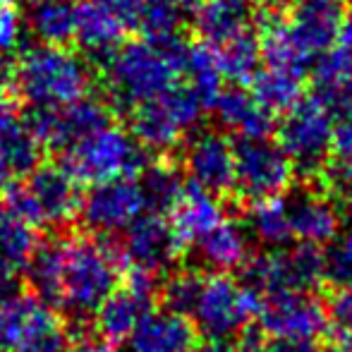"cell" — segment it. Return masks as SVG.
<instances>
[{"instance_id": "35", "label": "cell", "mask_w": 352, "mask_h": 352, "mask_svg": "<svg viewBox=\"0 0 352 352\" xmlns=\"http://www.w3.org/2000/svg\"><path fill=\"white\" fill-rule=\"evenodd\" d=\"M38 305L41 302L36 297L19 295V292H10V295L0 297V352L14 350Z\"/></svg>"}, {"instance_id": "11", "label": "cell", "mask_w": 352, "mask_h": 352, "mask_svg": "<svg viewBox=\"0 0 352 352\" xmlns=\"http://www.w3.org/2000/svg\"><path fill=\"white\" fill-rule=\"evenodd\" d=\"M295 166L269 137L261 140H240L235 144V190L242 199L264 201L283 197L292 185Z\"/></svg>"}, {"instance_id": "32", "label": "cell", "mask_w": 352, "mask_h": 352, "mask_svg": "<svg viewBox=\"0 0 352 352\" xmlns=\"http://www.w3.org/2000/svg\"><path fill=\"white\" fill-rule=\"evenodd\" d=\"M137 177L146 197V209L153 213L173 211L185 192L182 173L170 163H148Z\"/></svg>"}, {"instance_id": "15", "label": "cell", "mask_w": 352, "mask_h": 352, "mask_svg": "<svg viewBox=\"0 0 352 352\" xmlns=\"http://www.w3.org/2000/svg\"><path fill=\"white\" fill-rule=\"evenodd\" d=\"M118 247V256L130 271H140L158 278L170 271L180 259L182 242L175 235L170 221L161 213H144L125 232Z\"/></svg>"}, {"instance_id": "10", "label": "cell", "mask_w": 352, "mask_h": 352, "mask_svg": "<svg viewBox=\"0 0 352 352\" xmlns=\"http://www.w3.org/2000/svg\"><path fill=\"white\" fill-rule=\"evenodd\" d=\"M278 144L302 175L314 177L316 173H324L329 153L333 151V116L321 94L302 96L285 111L278 127Z\"/></svg>"}, {"instance_id": "36", "label": "cell", "mask_w": 352, "mask_h": 352, "mask_svg": "<svg viewBox=\"0 0 352 352\" xmlns=\"http://www.w3.org/2000/svg\"><path fill=\"white\" fill-rule=\"evenodd\" d=\"M311 74L319 94H329L348 84L352 79V48L343 46L340 41L333 43L311 63Z\"/></svg>"}, {"instance_id": "28", "label": "cell", "mask_w": 352, "mask_h": 352, "mask_svg": "<svg viewBox=\"0 0 352 352\" xmlns=\"http://www.w3.org/2000/svg\"><path fill=\"white\" fill-rule=\"evenodd\" d=\"M77 0H38L29 10V29L46 46H67L74 41Z\"/></svg>"}, {"instance_id": "50", "label": "cell", "mask_w": 352, "mask_h": 352, "mask_svg": "<svg viewBox=\"0 0 352 352\" xmlns=\"http://www.w3.org/2000/svg\"><path fill=\"white\" fill-rule=\"evenodd\" d=\"M256 5H261V8H278V5H283L285 0H254Z\"/></svg>"}, {"instance_id": "42", "label": "cell", "mask_w": 352, "mask_h": 352, "mask_svg": "<svg viewBox=\"0 0 352 352\" xmlns=\"http://www.w3.org/2000/svg\"><path fill=\"white\" fill-rule=\"evenodd\" d=\"M324 177L331 199L338 206L352 209V161L340 158L338 163L324 168Z\"/></svg>"}, {"instance_id": "26", "label": "cell", "mask_w": 352, "mask_h": 352, "mask_svg": "<svg viewBox=\"0 0 352 352\" xmlns=\"http://www.w3.org/2000/svg\"><path fill=\"white\" fill-rule=\"evenodd\" d=\"M252 96L269 113H285L302 98L305 91V72L287 67L266 65L252 79Z\"/></svg>"}, {"instance_id": "44", "label": "cell", "mask_w": 352, "mask_h": 352, "mask_svg": "<svg viewBox=\"0 0 352 352\" xmlns=\"http://www.w3.org/2000/svg\"><path fill=\"white\" fill-rule=\"evenodd\" d=\"M261 352H319V348L307 338H269Z\"/></svg>"}, {"instance_id": "6", "label": "cell", "mask_w": 352, "mask_h": 352, "mask_svg": "<svg viewBox=\"0 0 352 352\" xmlns=\"http://www.w3.org/2000/svg\"><path fill=\"white\" fill-rule=\"evenodd\" d=\"M60 166L77 182L98 185L116 177H137L148 166V151L130 132L108 125L63 151Z\"/></svg>"}, {"instance_id": "51", "label": "cell", "mask_w": 352, "mask_h": 352, "mask_svg": "<svg viewBox=\"0 0 352 352\" xmlns=\"http://www.w3.org/2000/svg\"><path fill=\"white\" fill-rule=\"evenodd\" d=\"M12 3V0H0V5H10Z\"/></svg>"}, {"instance_id": "22", "label": "cell", "mask_w": 352, "mask_h": 352, "mask_svg": "<svg viewBox=\"0 0 352 352\" xmlns=\"http://www.w3.org/2000/svg\"><path fill=\"white\" fill-rule=\"evenodd\" d=\"M223 218H226V206L218 199V195L190 182V185H185L180 201L173 206L170 226L175 235L180 237L182 247H187L199 242Z\"/></svg>"}, {"instance_id": "52", "label": "cell", "mask_w": 352, "mask_h": 352, "mask_svg": "<svg viewBox=\"0 0 352 352\" xmlns=\"http://www.w3.org/2000/svg\"><path fill=\"white\" fill-rule=\"evenodd\" d=\"M24 3H27V5H34V3H38V0H24Z\"/></svg>"}, {"instance_id": "9", "label": "cell", "mask_w": 352, "mask_h": 352, "mask_svg": "<svg viewBox=\"0 0 352 352\" xmlns=\"http://www.w3.org/2000/svg\"><path fill=\"white\" fill-rule=\"evenodd\" d=\"M261 297L228 274H211L201 280L199 297L192 309V319L199 333L211 343H228L250 326L259 314Z\"/></svg>"}, {"instance_id": "18", "label": "cell", "mask_w": 352, "mask_h": 352, "mask_svg": "<svg viewBox=\"0 0 352 352\" xmlns=\"http://www.w3.org/2000/svg\"><path fill=\"white\" fill-rule=\"evenodd\" d=\"M185 170L190 182L223 195L235 187V146L221 132H199L187 142Z\"/></svg>"}, {"instance_id": "31", "label": "cell", "mask_w": 352, "mask_h": 352, "mask_svg": "<svg viewBox=\"0 0 352 352\" xmlns=\"http://www.w3.org/2000/svg\"><path fill=\"white\" fill-rule=\"evenodd\" d=\"M216 58V65L223 79H230L235 84H250L254 74L259 72L261 63V43L254 34L232 38L221 46H209Z\"/></svg>"}, {"instance_id": "5", "label": "cell", "mask_w": 352, "mask_h": 352, "mask_svg": "<svg viewBox=\"0 0 352 352\" xmlns=\"http://www.w3.org/2000/svg\"><path fill=\"white\" fill-rule=\"evenodd\" d=\"M79 182L63 166H36L5 187V209L32 228H63L79 213Z\"/></svg>"}, {"instance_id": "13", "label": "cell", "mask_w": 352, "mask_h": 352, "mask_svg": "<svg viewBox=\"0 0 352 352\" xmlns=\"http://www.w3.org/2000/svg\"><path fill=\"white\" fill-rule=\"evenodd\" d=\"M142 0H77L74 41L103 63L130 32H140Z\"/></svg>"}, {"instance_id": "23", "label": "cell", "mask_w": 352, "mask_h": 352, "mask_svg": "<svg viewBox=\"0 0 352 352\" xmlns=\"http://www.w3.org/2000/svg\"><path fill=\"white\" fill-rule=\"evenodd\" d=\"M195 247L201 266L211 269L213 274H228V271L242 269L250 261L252 235L242 223L223 218L213 230L195 242Z\"/></svg>"}, {"instance_id": "19", "label": "cell", "mask_w": 352, "mask_h": 352, "mask_svg": "<svg viewBox=\"0 0 352 352\" xmlns=\"http://www.w3.org/2000/svg\"><path fill=\"white\" fill-rule=\"evenodd\" d=\"M195 29L201 43L221 46L232 38L254 34L256 3L254 0H197L192 8Z\"/></svg>"}, {"instance_id": "14", "label": "cell", "mask_w": 352, "mask_h": 352, "mask_svg": "<svg viewBox=\"0 0 352 352\" xmlns=\"http://www.w3.org/2000/svg\"><path fill=\"white\" fill-rule=\"evenodd\" d=\"M146 209L140 177H116L94 185L79 204L84 226L98 237L125 232Z\"/></svg>"}, {"instance_id": "47", "label": "cell", "mask_w": 352, "mask_h": 352, "mask_svg": "<svg viewBox=\"0 0 352 352\" xmlns=\"http://www.w3.org/2000/svg\"><path fill=\"white\" fill-rule=\"evenodd\" d=\"M338 41L343 43V46L352 48V0H350V12H348V17L343 19V29H340Z\"/></svg>"}, {"instance_id": "34", "label": "cell", "mask_w": 352, "mask_h": 352, "mask_svg": "<svg viewBox=\"0 0 352 352\" xmlns=\"http://www.w3.org/2000/svg\"><path fill=\"white\" fill-rule=\"evenodd\" d=\"M185 79L197 89L201 101L206 106H213L218 94L223 91V74L216 65L213 51L206 43L187 48V63H185Z\"/></svg>"}, {"instance_id": "2", "label": "cell", "mask_w": 352, "mask_h": 352, "mask_svg": "<svg viewBox=\"0 0 352 352\" xmlns=\"http://www.w3.org/2000/svg\"><path fill=\"white\" fill-rule=\"evenodd\" d=\"M343 19L338 0H300L285 17H274L264 27L259 43L266 65L305 72L338 43Z\"/></svg>"}, {"instance_id": "4", "label": "cell", "mask_w": 352, "mask_h": 352, "mask_svg": "<svg viewBox=\"0 0 352 352\" xmlns=\"http://www.w3.org/2000/svg\"><path fill=\"white\" fill-rule=\"evenodd\" d=\"M91 70L87 60L65 51V46L29 48L17 60L14 91L29 108H60L87 96Z\"/></svg>"}, {"instance_id": "40", "label": "cell", "mask_w": 352, "mask_h": 352, "mask_svg": "<svg viewBox=\"0 0 352 352\" xmlns=\"http://www.w3.org/2000/svg\"><path fill=\"white\" fill-rule=\"evenodd\" d=\"M326 278H331L336 285L352 283V226L343 228L326 252Z\"/></svg>"}, {"instance_id": "46", "label": "cell", "mask_w": 352, "mask_h": 352, "mask_svg": "<svg viewBox=\"0 0 352 352\" xmlns=\"http://www.w3.org/2000/svg\"><path fill=\"white\" fill-rule=\"evenodd\" d=\"M17 116L14 111V84L0 79V122Z\"/></svg>"}, {"instance_id": "1", "label": "cell", "mask_w": 352, "mask_h": 352, "mask_svg": "<svg viewBox=\"0 0 352 352\" xmlns=\"http://www.w3.org/2000/svg\"><path fill=\"white\" fill-rule=\"evenodd\" d=\"M187 48L177 36L120 43L101 63L111 103L132 111L185 79Z\"/></svg>"}, {"instance_id": "38", "label": "cell", "mask_w": 352, "mask_h": 352, "mask_svg": "<svg viewBox=\"0 0 352 352\" xmlns=\"http://www.w3.org/2000/svg\"><path fill=\"white\" fill-rule=\"evenodd\" d=\"M36 242L38 240L34 235V228L29 223L19 221V218H14L8 211V216L0 223V256L12 261L19 269H24V264L32 256Z\"/></svg>"}, {"instance_id": "7", "label": "cell", "mask_w": 352, "mask_h": 352, "mask_svg": "<svg viewBox=\"0 0 352 352\" xmlns=\"http://www.w3.org/2000/svg\"><path fill=\"white\" fill-rule=\"evenodd\" d=\"M206 103L187 79L177 82L166 94L144 101L130 111L132 137L146 151L166 153L173 151L192 127L199 122Z\"/></svg>"}, {"instance_id": "39", "label": "cell", "mask_w": 352, "mask_h": 352, "mask_svg": "<svg viewBox=\"0 0 352 352\" xmlns=\"http://www.w3.org/2000/svg\"><path fill=\"white\" fill-rule=\"evenodd\" d=\"M201 280H204V276L197 271H173L161 287L163 307L175 311V314L190 316L197 297H199Z\"/></svg>"}, {"instance_id": "43", "label": "cell", "mask_w": 352, "mask_h": 352, "mask_svg": "<svg viewBox=\"0 0 352 352\" xmlns=\"http://www.w3.org/2000/svg\"><path fill=\"white\" fill-rule=\"evenodd\" d=\"M22 36V19L12 5H0V53H10Z\"/></svg>"}, {"instance_id": "17", "label": "cell", "mask_w": 352, "mask_h": 352, "mask_svg": "<svg viewBox=\"0 0 352 352\" xmlns=\"http://www.w3.org/2000/svg\"><path fill=\"white\" fill-rule=\"evenodd\" d=\"M259 329L271 338L314 340L329 326L326 307L311 292H276L261 297Z\"/></svg>"}, {"instance_id": "37", "label": "cell", "mask_w": 352, "mask_h": 352, "mask_svg": "<svg viewBox=\"0 0 352 352\" xmlns=\"http://www.w3.org/2000/svg\"><path fill=\"white\" fill-rule=\"evenodd\" d=\"M319 94V91H316ZM333 116V151L352 161V79L329 94H321Z\"/></svg>"}, {"instance_id": "48", "label": "cell", "mask_w": 352, "mask_h": 352, "mask_svg": "<svg viewBox=\"0 0 352 352\" xmlns=\"http://www.w3.org/2000/svg\"><path fill=\"white\" fill-rule=\"evenodd\" d=\"M324 352H352V340H338V343L329 345Z\"/></svg>"}, {"instance_id": "30", "label": "cell", "mask_w": 352, "mask_h": 352, "mask_svg": "<svg viewBox=\"0 0 352 352\" xmlns=\"http://www.w3.org/2000/svg\"><path fill=\"white\" fill-rule=\"evenodd\" d=\"M12 352H72V333H67L53 307L41 302Z\"/></svg>"}, {"instance_id": "8", "label": "cell", "mask_w": 352, "mask_h": 352, "mask_svg": "<svg viewBox=\"0 0 352 352\" xmlns=\"http://www.w3.org/2000/svg\"><path fill=\"white\" fill-rule=\"evenodd\" d=\"M326 278V254L321 247L297 242L250 256L242 266V283L259 297L276 292H311Z\"/></svg>"}, {"instance_id": "20", "label": "cell", "mask_w": 352, "mask_h": 352, "mask_svg": "<svg viewBox=\"0 0 352 352\" xmlns=\"http://www.w3.org/2000/svg\"><path fill=\"white\" fill-rule=\"evenodd\" d=\"M130 352H197L199 333L190 316L170 309H151L127 338Z\"/></svg>"}, {"instance_id": "24", "label": "cell", "mask_w": 352, "mask_h": 352, "mask_svg": "<svg viewBox=\"0 0 352 352\" xmlns=\"http://www.w3.org/2000/svg\"><path fill=\"white\" fill-rule=\"evenodd\" d=\"M216 118L226 130L235 132L240 140H261L274 130V113H269L252 91L242 89H223L213 101Z\"/></svg>"}, {"instance_id": "16", "label": "cell", "mask_w": 352, "mask_h": 352, "mask_svg": "<svg viewBox=\"0 0 352 352\" xmlns=\"http://www.w3.org/2000/svg\"><path fill=\"white\" fill-rule=\"evenodd\" d=\"M153 295H156V278L140 271H130L125 285L116 287L96 309L91 329L113 348L118 343H127L140 321L151 311Z\"/></svg>"}, {"instance_id": "33", "label": "cell", "mask_w": 352, "mask_h": 352, "mask_svg": "<svg viewBox=\"0 0 352 352\" xmlns=\"http://www.w3.org/2000/svg\"><path fill=\"white\" fill-rule=\"evenodd\" d=\"M192 0H142L140 32L148 38L177 36L185 19L192 14Z\"/></svg>"}, {"instance_id": "45", "label": "cell", "mask_w": 352, "mask_h": 352, "mask_svg": "<svg viewBox=\"0 0 352 352\" xmlns=\"http://www.w3.org/2000/svg\"><path fill=\"white\" fill-rule=\"evenodd\" d=\"M17 274H19V266H14L12 261H8V259H3V256H0V297L14 292V285H17Z\"/></svg>"}, {"instance_id": "3", "label": "cell", "mask_w": 352, "mask_h": 352, "mask_svg": "<svg viewBox=\"0 0 352 352\" xmlns=\"http://www.w3.org/2000/svg\"><path fill=\"white\" fill-rule=\"evenodd\" d=\"M120 269L116 245L101 237H67L58 309H65L74 319L94 316L118 287Z\"/></svg>"}, {"instance_id": "41", "label": "cell", "mask_w": 352, "mask_h": 352, "mask_svg": "<svg viewBox=\"0 0 352 352\" xmlns=\"http://www.w3.org/2000/svg\"><path fill=\"white\" fill-rule=\"evenodd\" d=\"M326 316L340 340H352V283L336 287L326 305Z\"/></svg>"}, {"instance_id": "12", "label": "cell", "mask_w": 352, "mask_h": 352, "mask_svg": "<svg viewBox=\"0 0 352 352\" xmlns=\"http://www.w3.org/2000/svg\"><path fill=\"white\" fill-rule=\"evenodd\" d=\"M24 120L43 146L67 151L94 132L113 125V108L111 103L87 94L60 108H29Z\"/></svg>"}, {"instance_id": "29", "label": "cell", "mask_w": 352, "mask_h": 352, "mask_svg": "<svg viewBox=\"0 0 352 352\" xmlns=\"http://www.w3.org/2000/svg\"><path fill=\"white\" fill-rule=\"evenodd\" d=\"M247 230H250L252 240L259 245L276 250V247H287L292 240V228H290V213H287L285 197H274V199H264L252 204L247 213Z\"/></svg>"}, {"instance_id": "21", "label": "cell", "mask_w": 352, "mask_h": 352, "mask_svg": "<svg viewBox=\"0 0 352 352\" xmlns=\"http://www.w3.org/2000/svg\"><path fill=\"white\" fill-rule=\"evenodd\" d=\"M285 201L295 242L321 247L326 242H333L343 230L340 206L329 195L297 192V195L285 197Z\"/></svg>"}, {"instance_id": "27", "label": "cell", "mask_w": 352, "mask_h": 352, "mask_svg": "<svg viewBox=\"0 0 352 352\" xmlns=\"http://www.w3.org/2000/svg\"><path fill=\"white\" fill-rule=\"evenodd\" d=\"M43 144L36 140L27 120L17 116L0 122V158L12 177H24L41 161Z\"/></svg>"}, {"instance_id": "25", "label": "cell", "mask_w": 352, "mask_h": 352, "mask_svg": "<svg viewBox=\"0 0 352 352\" xmlns=\"http://www.w3.org/2000/svg\"><path fill=\"white\" fill-rule=\"evenodd\" d=\"M63 259H65V240L46 237L36 242L32 256L24 264V276H27L34 297L53 309L60 305Z\"/></svg>"}, {"instance_id": "49", "label": "cell", "mask_w": 352, "mask_h": 352, "mask_svg": "<svg viewBox=\"0 0 352 352\" xmlns=\"http://www.w3.org/2000/svg\"><path fill=\"white\" fill-rule=\"evenodd\" d=\"M197 352H235V350H232L228 343H211V345H206V348H201Z\"/></svg>"}]
</instances>
